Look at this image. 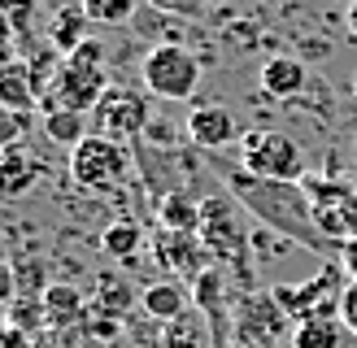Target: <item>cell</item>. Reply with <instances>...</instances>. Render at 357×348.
<instances>
[{"label": "cell", "mask_w": 357, "mask_h": 348, "mask_svg": "<svg viewBox=\"0 0 357 348\" xmlns=\"http://www.w3.org/2000/svg\"><path fill=\"white\" fill-rule=\"evenodd\" d=\"M227 187L248 214L261 218L283 239H292V244H301V248H310L318 257L340 261V244L323 235V226L314 218V205H310L301 183H275V179H257V174H248V170H236V174H227Z\"/></svg>", "instance_id": "1"}, {"label": "cell", "mask_w": 357, "mask_h": 348, "mask_svg": "<svg viewBox=\"0 0 357 348\" xmlns=\"http://www.w3.org/2000/svg\"><path fill=\"white\" fill-rule=\"evenodd\" d=\"M127 170H131V152L114 135L92 131L87 139H79V144L70 148V179L87 191H114L127 179Z\"/></svg>", "instance_id": "2"}, {"label": "cell", "mask_w": 357, "mask_h": 348, "mask_svg": "<svg viewBox=\"0 0 357 348\" xmlns=\"http://www.w3.org/2000/svg\"><path fill=\"white\" fill-rule=\"evenodd\" d=\"M240 170L275 183H301L305 179V157L301 144L283 131H248L240 135Z\"/></svg>", "instance_id": "3"}, {"label": "cell", "mask_w": 357, "mask_h": 348, "mask_svg": "<svg viewBox=\"0 0 357 348\" xmlns=\"http://www.w3.org/2000/svg\"><path fill=\"white\" fill-rule=\"evenodd\" d=\"M139 79H144V92L157 100H192L201 83V61L183 44H157L139 61Z\"/></svg>", "instance_id": "4"}, {"label": "cell", "mask_w": 357, "mask_h": 348, "mask_svg": "<svg viewBox=\"0 0 357 348\" xmlns=\"http://www.w3.org/2000/svg\"><path fill=\"white\" fill-rule=\"evenodd\" d=\"M109 92V79H105V65H87V61H75V57H66L61 70L48 79L44 87V100H40V109H79V113H92L100 96Z\"/></svg>", "instance_id": "5"}, {"label": "cell", "mask_w": 357, "mask_h": 348, "mask_svg": "<svg viewBox=\"0 0 357 348\" xmlns=\"http://www.w3.org/2000/svg\"><path fill=\"white\" fill-rule=\"evenodd\" d=\"M305 196L314 205V218L323 226V235L344 244L357 235V187L340 183V179H318V174H305L301 179Z\"/></svg>", "instance_id": "6"}, {"label": "cell", "mask_w": 357, "mask_h": 348, "mask_svg": "<svg viewBox=\"0 0 357 348\" xmlns=\"http://www.w3.org/2000/svg\"><path fill=\"white\" fill-rule=\"evenodd\" d=\"M196 235L205 239L209 257L218 261H244L248 253V235H244V222H240V200L236 196H213L201 205V226H196Z\"/></svg>", "instance_id": "7"}, {"label": "cell", "mask_w": 357, "mask_h": 348, "mask_svg": "<svg viewBox=\"0 0 357 348\" xmlns=\"http://www.w3.org/2000/svg\"><path fill=\"white\" fill-rule=\"evenodd\" d=\"M92 113H96V131L114 139H139L149 131V96L131 92V87H109Z\"/></svg>", "instance_id": "8"}, {"label": "cell", "mask_w": 357, "mask_h": 348, "mask_svg": "<svg viewBox=\"0 0 357 348\" xmlns=\"http://www.w3.org/2000/svg\"><path fill=\"white\" fill-rule=\"evenodd\" d=\"M209 248L196 231H166L157 235V266H162L170 278H201L205 274Z\"/></svg>", "instance_id": "9"}, {"label": "cell", "mask_w": 357, "mask_h": 348, "mask_svg": "<svg viewBox=\"0 0 357 348\" xmlns=\"http://www.w3.org/2000/svg\"><path fill=\"white\" fill-rule=\"evenodd\" d=\"M188 139L205 152H218V148L240 139V127H236V118H231L227 104H196L188 113Z\"/></svg>", "instance_id": "10"}, {"label": "cell", "mask_w": 357, "mask_h": 348, "mask_svg": "<svg viewBox=\"0 0 357 348\" xmlns=\"http://www.w3.org/2000/svg\"><path fill=\"white\" fill-rule=\"evenodd\" d=\"M44 100L40 70H31L26 61H0V104H9L17 113H35Z\"/></svg>", "instance_id": "11"}, {"label": "cell", "mask_w": 357, "mask_h": 348, "mask_svg": "<svg viewBox=\"0 0 357 348\" xmlns=\"http://www.w3.org/2000/svg\"><path fill=\"white\" fill-rule=\"evenodd\" d=\"M40 161L22 148V144H13L0 152V196H22V191H31L35 183H40Z\"/></svg>", "instance_id": "12"}, {"label": "cell", "mask_w": 357, "mask_h": 348, "mask_svg": "<svg viewBox=\"0 0 357 348\" xmlns=\"http://www.w3.org/2000/svg\"><path fill=\"white\" fill-rule=\"evenodd\" d=\"M139 309L149 313L153 322H174L188 313V287L174 283V278H162V283H149L139 292Z\"/></svg>", "instance_id": "13"}, {"label": "cell", "mask_w": 357, "mask_h": 348, "mask_svg": "<svg viewBox=\"0 0 357 348\" xmlns=\"http://www.w3.org/2000/svg\"><path fill=\"white\" fill-rule=\"evenodd\" d=\"M301 87H305V65L296 57H271L261 65V92L275 100H292Z\"/></svg>", "instance_id": "14"}, {"label": "cell", "mask_w": 357, "mask_h": 348, "mask_svg": "<svg viewBox=\"0 0 357 348\" xmlns=\"http://www.w3.org/2000/svg\"><path fill=\"white\" fill-rule=\"evenodd\" d=\"M135 301H139V296H135L127 274H100L96 278L92 305H96V313H105V318H122V313H131Z\"/></svg>", "instance_id": "15"}, {"label": "cell", "mask_w": 357, "mask_h": 348, "mask_svg": "<svg viewBox=\"0 0 357 348\" xmlns=\"http://www.w3.org/2000/svg\"><path fill=\"white\" fill-rule=\"evenodd\" d=\"M44 135L52 139V144L75 148L79 139L92 135V131H87V113H79V109H48L44 113Z\"/></svg>", "instance_id": "16"}, {"label": "cell", "mask_w": 357, "mask_h": 348, "mask_svg": "<svg viewBox=\"0 0 357 348\" xmlns=\"http://www.w3.org/2000/svg\"><path fill=\"white\" fill-rule=\"evenodd\" d=\"M157 218H162L166 231H196L201 226V205L183 191H166L162 205H157Z\"/></svg>", "instance_id": "17"}, {"label": "cell", "mask_w": 357, "mask_h": 348, "mask_svg": "<svg viewBox=\"0 0 357 348\" xmlns=\"http://www.w3.org/2000/svg\"><path fill=\"white\" fill-rule=\"evenodd\" d=\"M83 22H87V13H83V5H66V9H57L52 13V22H48V35H52V44H57L66 57L75 52L87 35H83Z\"/></svg>", "instance_id": "18"}, {"label": "cell", "mask_w": 357, "mask_h": 348, "mask_svg": "<svg viewBox=\"0 0 357 348\" xmlns=\"http://www.w3.org/2000/svg\"><path fill=\"white\" fill-rule=\"evenodd\" d=\"M44 313H48L52 326L79 322V318H83V296H79V287H66V283L44 287Z\"/></svg>", "instance_id": "19"}, {"label": "cell", "mask_w": 357, "mask_h": 348, "mask_svg": "<svg viewBox=\"0 0 357 348\" xmlns=\"http://www.w3.org/2000/svg\"><path fill=\"white\" fill-rule=\"evenodd\" d=\"M139 244H144V231H139L131 218L105 226V235H100V248L109 253V257H118V261H131V257L139 253Z\"/></svg>", "instance_id": "20"}, {"label": "cell", "mask_w": 357, "mask_h": 348, "mask_svg": "<svg viewBox=\"0 0 357 348\" xmlns=\"http://www.w3.org/2000/svg\"><path fill=\"white\" fill-rule=\"evenodd\" d=\"M162 340H157V348H201V326H196L192 313H183V318L174 322H162Z\"/></svg>", "instance_id": "21"}, {"label": "cell", "mask_w": 357, "mask_h": 348, "mask_svg": "<svg viewBox=\"0 0 357 348\" xmlns=\"http://www.w3.org/2000/svg\"><path fill=\"white\" fill-rule=\"evenodd\" d=\"M139 0H83V13H87V22H105V26H114V22H127V17L135 13Z\"/></svg>", "instance_id": "22"}, {"label": "cell", "mask_w": 357, "mask_h": 348, "mask_svg": "<svg viewBox=\"0 0 357 348\" xmlns=\"http://www.w3.org/2000/svg\"><path fill=\"white\" fill-rule=\"evenodd\" d=\"M335 340H340V331L331 318H310L296 326V348H335Z\"/></svg>", "instance_id": "23"}, {"label": "cell", "mask_w": 357, "mask_h": 348, "mask_svg": "<svg viewBox=\"0 0 357 348\" xmlns=\"http://www.w3.org/2000/svg\"><path fill=\"white\" fill-rule=\"evenodd\" d=\"M26 131H31V113H17V109H9V104H0V152L22 144Z\"/></svg>", "instance_id": "24"}, {"label": "cell", "mask_w": 357, "mask_h": 348, "mask_svg": "<svg viewBox=\"0 0 357 348\" xmlns=\"http://www.w3.org/2000/svg\"><path fill=\"white\" fill-rule=\"evenodd\" d=\"M13 301H17V270H13V261L0 257V313H5Z\"/></svg>", "instance_id": "25"}, {"label": "cell", "mask_w": 357, "mask_h": 348, "mask_svg": "<svg viewBox=\"0 0 357 348\" xmlns=\"http://www.w3.org/2000/svg\"><path fill=\"white\" fill-rule=\"evenodd\" d=\"M340 326L349 331V335H357V283H349L340 292Z\"/></svg>", "instance_id": "26"}, {"label": "cell", "mask_w": 357, "mask_h": 348, "mask_svg": "<svg viewBox=\"0 0 357 348\" xmlns=\"http://www.w3.org/2000/svg\"><path fill=\"white\" fill-rule=\"evenodd\" d=\"M340 266H344V274H349L353 283H357V235L340 244Z\"/></svg>", "instance_id": "27"}, {"label": "cell", "mask_w": 357, "mask_h": 348, "mask_svg": "<svg viewBox=\"0 0 357 348\" xmlns=\"http://www.w3.org/2000/svg\"><path fill=\"white\" fill-rule=\"evenodd\" d=\"M153 9H166V13H196L201 0H149Z\"/></svg>", "instance_id": "28"}, {"label": "cell", "mask_w": 357, "mask_h": 348, "mask_svg": "<svg viewBox=\"0 0 357 348\" xmlns=\"http://www.w3.org/2000/svg\"><path fill=\"white\" fill-rule=\"evenodd\" d=\"M9 40H13V31H9V17H0V61H9Z\"/></svg>", "instance_id": "29"}, {"label": "cell", "mask_w": 357, "mask_h": 348, "mask_svg": "<svg viewBox=\"0 0 357 348\" xmlns=\"http://www.w3.org/2000/svg\"><path fill=\"white\" fill-rule=\"evenodd\" d=\"M70 348H109V344H105V340H96V335H83L79 344H70Z\"/></svg>", "instance_id": "30"}, {"label": "cell", "mask_w": 357, "mask_h": 348, "mask_svg": "<svg viewBox=\"0 0 357 348\" xmlns=\"http://www.w3.org/2000/svg\"><path fill=\"white\" fill-rule=\"evenodd\" d=\"M349 31H353V40H357V0H349Z\"/></svg>", "instance_id": "31"}, {"label": "cell", "mask_w": 357, "mask_h": 348, "mask_svg": "<svg viewBox=\"0 0 357 348\" xmlns=\"http://www.w3.org/2000/svg\"><path fill=\"white\" fill-rule=\"evenodd\" d=\"M9 340H13V331H9V322L0 318V348H9Z\"/></svg>", "instance_id": "32"}, {"label": "cell", "mask_w": 357, "mask_h": 348, "mask_svg": "<svg viewBox=\"0 0 357 348\" xmlns=\"http://www.w3.org/2000/svg\"><path fill=\"white\" fill-rule=\"evenodd\" d=\"M353 96H357V79H353Z\"/></svg>", "instance_id": "33"}]
</instances>
